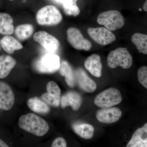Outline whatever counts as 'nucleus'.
Masks as SVG:
<instances>
[{"label":"nucleus","mask_w":147,"mask_h":147,"mask_svg":"<svg viewBox=\"0 0 147 147\" xmlns=\"http://www.w3.org/2000/svg\"><path fill=\"white\" fill-rule=\"evenodd\" d=\"M18 125L20 128L38 137L44 136L50 129L45 119L32 113L21 116Z\"/></svg>","instance_id":"f257e3e1"},{"label":"nucleus","mask_w":147,"mask_h":147,"mask_svg":"<svg viewBox=\"0 0 147 147\" xmlns=\"http://www.w3.org/2000/svg\"><path fill=\"white\" fill-rule=\"evenodd\" d=\"M97 22L110 31H114L124 26L125 20L118 11L110 10L99 13L97 17Z\"/></svg>","instance_id":"f03ea898"},{"label":"nucleus","mask_w":147,"mask_h":147,"mask_svg":"<svg viewBox=\"0 0 147 147\" xmlns=\"http://www.w3.org/2000/svg\"><path fill=\"white\" fill-rule=\"evenodd\" d=\"M108 66L111 68L121 67L127 69L132 65V57L127 48L119 47L110 52L107 57Z\"/></svg>","instance_id":"7ed1b4c3"},{"label":"nucleus","mask_w":147,"mask_h":147,"mask_svg":"<svg viewBox=\"0 0 147 147\" xmlns=\"http://www.w3.org/2000/svg\"><path fill=\"white\" fill-rule=\"evenodd\" d=\"M62 19L60 11L56 7L52 5L43 7L36 14L37 22L40 26H56L59 24Z\"/></svg>","instance_id":"20e7f679"},{"label":"nucleus","mask_w":147,"mask_h":147,"mask_svg":"<svg viewBox=\"0 0 147 147\" xmlns=\"http://www.w3.org/2000/svg\"><path fill=\"white\" fill-rule=\"evenodd\" d=\"M60 59L54 53H48L37 59L34 64L35 68L40 73L51 74L59 70Z\"/></svg>","instance_id":"39448f33"},{"label":"nucleus","mask_w":147,"mask_h":147,"mask_svg":"<svg viewBox=\"0 0 147 147\" xmlns=\"http://www.w3.org/2000/svg\"><path fill=\"white\" fill-rule=\"evenodd\" d=\"M122 96L119 90L110 88L99 94L94 100L95 104L101 108L113 107L121 103Z\"/></svg>","instance_id":"423d86ee"},{"label":"nucleus","mask_w":147,"mask_h":147,"mask_svg":"<svg viewBox=\"0 0 147 147\" xmlns=\"http://www.w3.org/2000/svg\"><path fill=\"white\" fill-rule=\"evenodd\" d=\"M66 34L67 41L74 49L86 51H89L91 49V43L84 37L79 29L70 27L67 29Z\"/></svg>","instance_id":"0eeeda50"},{"label":"nucleus","mask_w":147,"mask_h":147,"mask_svg":"<svg viewBox=\"0 0 147 147\" xmlns=\"http://www.w3.org/2000/svg\"><path fill=\"white\" fill-rule=\"evenodd\" d=\"M87 32L95 42L101 46L109 45L116 40L115 35L105 27L89 28Z\"/></svg>","instance_id":"6e6552de"},{"label":"nucleus","mask_w":147,"mask_h":147,"mask_svg":"<svg viewBox=\"0 0 147 147\" xmlns=\"http://www.w3.org/2000/svg\"><path fill=\"white\" fill-rule=\"evenodd\" d=\"M33 39L48 53H54L59 49L60 42L58 40L47 32L40 31L34 35Z\"/></svg>","instance_id":"1a4fd4ad"},{"label":"nucleus","mask_w":147,"mask_h":147,"mask_svg":"<svg viewBox=\"0 0 147 147\" xmlns=\"http://www.w3.org/2000/svg\"><path fill=\"white\" fill-rule=\"evenodd\" d=\"M47 92L43 94L40 98L48 105L58 107L60 104L61 90L56 82L50 81L46 86Z\"/></svg>","instance_id":"9d476101"},{"label":"nucleus","mask_w":147,"mask_h":147,"mask_svg":"<svg viewBox=\"0 0 147 147\" xmlns=\"http://www.w3.org/2000/svg\"><path fill=\"white\" fill-rule=\"evenodd\" d=\"M15 97L12 89L8 84L0 81V108L7 111L14 105Z\"/></svg>","instance_id":"9b49d317"},{"label":"nucleus","mask_w":147,"mask_h":147,"mask_svg":"<svg viewBox=\"0 0 147 147\" xmlns=\"http://www.w3.org/2000/svg\"><path fill=\"white\" fill-rule=\"evenodd\" d=\"M122 116L120 109L117 107L102 108L96 112V118L102 123L110 124L118 121Z\"/></svg>","instance_id":"f8f14e48"},{"label":"nucleus","mask_w":147,"mask_h":147,"mask_svg":"<svg viewBox=\"0 0 147 147\" xmlns=\"http://www.w3.org/2000/svg\"><path fill=\"white\" fill-rule=\"evenodd\" d=\"M76 84L79 88L88 92L95 91L96 88L95 82L88 76L86 71L82 68H79L75 72Z\"/></svg>","instance_id":"ddd939ff"},{"label":"nucleus","mask_w":147,"mask_h":147,"mask_svg":"<svg viewBox=\"0 0 147 147\" xmlns=\"http://www.w3.org/2000/svg\"><path fill=\"white\" fill-rule=\"evenodd\" d=\"M82 102V96L77 92L69 91L61 97V106L65 108L70 106L72 110L77 111L81 107Z\"/></svg>","instance_id":"4468645a"},{"label":"nucleus","mask_w":147,"mask_h":147,"mask_svg":"<svg viewBox=\"0 0 147 147\" xmlns=\"http://www.w3.org/2000/svg\"><path fill=\"white\" fill-rule=\"evenodd\" d=\"M84 66L95 77L99 78L102 75V64L100 56L97 54H92L87 58L84 62Z\"/></svg>","instance_id":"2eb2a0df"},{"label":"nucleus","mask_w":147,"mask_h":147,"mask_svg":"<svg viewBox=\"0 0 147 147\" xmlns=\"http://www.w3.org/2000/svg\"><path fill=\"white\" fill-rule=\"evenodd\" d=\"M147 147V123L135 131L126 147Z\"/></svg>","instance_id":"dca6fc26"},{"label":"nucleus","mask_w":147,"mask_h":147,"mask_svg":"<svg viewBox=\"0 0 147 147\" xmlns=\"http://www.w3.org/2000/svg\"><path fill=\"white\" fill-rule=\"evenodd\" d=\"M16 64L15 59L9 55H0V79L7 77Z\"/></svg>","instance_id":"f3484780"},{"label":"nucleus","mask_w":147,"mask_h":147,"mask_svg":"<svg viewBox=\"0 0 147 147\" xmlns=\"http://www.w3.org/2000/svg\"><path fill=\"white\" fill-rule=\"evenodd\" d=\"M1 47L6 53L9 55L15 51L23 49V46L18 40L9 35H5L0 40Z\"/></svg>","instance_id":"a211bd4d"},{"label":"nucleus","mask_w":147,"mask_h":147,"mask_svg":"<svg viewBox=\"0 0 147 147\" xmlns=\"http://www.w3.org/2000/svg\"><path fill=\"white\" fill-rule=\"evenodd\" d=\"M60 73L65 78V81L69 86L73 88L76 85L75 73L70 65L66 61L61 63L59 68Z\"/></svg>","instance_id":"6ab92c4d"},{"label":"nucleus","mask_w":147,"mask_h":147,"mask_svg":"<svg viewBox=\"0 0 147 147\" xmlns=\"http://www.w3.org/2000/svg\"><path fill=\"white\" fill-rule=\"evenodd\" d=\"M27 104L29 108L35 113L47 114L50 111V107L47 103L38 97L30 98L27 102Z\"/></svg>","instance_id":"aec40b11"},{"label":"nucleus","mask_w":147,"mask_h":147,"mask_svg":"<svg viewBox=\"0 0 147 147\" xmlns=\"http://www.w3.org/2000/svg\"><path fill=\"white\" fill-rule=\"evenodd\" d=\"M13 19L7 13L0 12V34L7 35L14 32Z\"/></svg>","instance_id":"412c9836"},{"label":"nucleus","mask_w":147,"mask_h":147,"mask_svg":"<svg viewBox=\"0 0 147 147\" xmlns=\"http://www.w3.org/2000/svg\"><path fill=\"white\" fill-rule=\"evenodd\" d=\"M72 128L74 132L80 137L86 139H92L94 134V127L89 124H74Z\"/></svg>","instance_id":"4be33fe9"},{"label":"nucleus","mask_w":147,"mask_h":147,"mask_svg":"<svg viewBox=\"0 0 147 147\" xmlns=\"http://www.w3.org/2000/svg\"><path fill=\"white\" fill-rule=\"evenodd\" d=\"M34 31V28L31 24H22L16 27L15 34L19 40H26L32 36Z\"/></svg>","instance_id":"5701e85b"},{"label":"nucleus","mask_w":147,"mask_h":147,"mask_svg":"<svg viewBox=\"0 0 147 147\" xmlns=\"http://www.w3.org/2000/svg\"><path fill=\"white\" fill-rule=\"evenodd\" d=\"M131 41L137 50L144 54H147V35L144 34L136 33L131 37Z\"/></svg>","instance_id":"b1692460"},{"label":"nucleus","mask_w":147,"mask_h":147,"mask_svg":"<svg viewBox=\"0 0 147 147\" xmlns=\"http://www.w3.org/2000/svg\"><path fill=\"white\" fill-rule=\"evenodd\" d=\"M77 0H63L61 5L65 14L76 17L80 14V9L77 5Z\"/></svg>","instance_id":"393cba45"},{"label":"nucleus","mask_w":147,"mask_h":147,"mask_svg":"<svg viewBox=\"0 0 147 147\" xmlns=\"http://www.w3.org/2000/svg\"><path fill=\"white\" fill-rule=\"evenodd\" d=\"M138 81L142 86L147 88V67L142 66L140 67L137 72Z\"/></svg>","instance_id":"a878e982"},{"label":"nucleus","mask_w":147,"mask_h":147,"mask_svg":"<svg viewBox=\"0 0 147 147\" xmlns=\"http://www.w3.org/2000/svg\"><path fill=\"white\" fill-rule=\"evenodd\" d=\"M51 147H67L66 142L65 139L62 137H58L53 141Z\"/></svg>","instance_id":"bb28decb"},{"label":"nucleus","mask_w":147,"mask_h":147,"mask_svg":"<svg viewBox=\"0 0 147 147\" xmlns=\"http://www.w3.org/2000/svg\"><path fill=\"white\" fill-rule=\"evenodd\" d=\"M8 145L5 142L0 139V147H8Z\"/></svg>","instance_id":"cd10ccee"},{"label":"nucleus","mask_w":147,"mask_h":147,"mask_svg":"<svg viewBox=\"0 0 147 147\" xmlns=\"http://www.w3.org/2000/svg\"><path fill=\"white\" fill-rule=\"evenodd\" d=\"M143 9L145 11H147V1H146L143 5Z\"/></svg>","instance_id":"c85d7f7f"},{"label":"nucleus","mask_w":147,"mask_h":147,"mask_svg":"<svg viewBox=\"0 0 147 147\" xmlns=\"http://www.w3.org/2000/svg\"><path fill=\"white\" fill-rule=\"evenodd\" d=\"M54 1H55L56 2L58 3L61 4V3L63 0H54Z\"/></svg>","instance_id":"c756f323"},{"label":"nucleus","mask_w":147,"mask_h":147,"mask_svg":"<svg viewBox=\"0 0 147 147\" xmlns=\"http://www.w3.org/2000/svg\"><path fill=\"white\" fill-rule=\"evenodd\" d=\"M9 1H13V0H9Z\"/></svg>","instance_id":"7c9ffc66"},{"label":"nucleus","mask_w":147,"mask_h":147,"mask_svg":"<svg viewBox=\"0 0 147 147\" xmlns=\"http://www.w3.org/2000/svg\"><path fill=\"white\" fill-rule=\"evenodd\" d=\"M0 51H1V47H0Z\"/></svg>","instance_id":"2f4dec72"}]
</instances>
